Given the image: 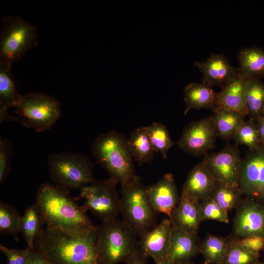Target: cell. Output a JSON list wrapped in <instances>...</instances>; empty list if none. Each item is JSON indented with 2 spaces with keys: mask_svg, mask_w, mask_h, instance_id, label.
<instances>
[{
  "mask_svg": "<svg viewBox=\"0 0 264 264\" xmlns=\"http://www.w3.org/2000/svg\"><path fill=\"white\" fill-rule=\"evenodd\" d=\"M69 192L54 184L44 183L37 190L35 204L46 227L75 236L86 234L94 225L87 215L86 208L79 205Z\"/></svg>",
  "mask_w": 264,
  "mask_h": 264,
  "instance_id": "1",
  "label": "cell"
},
{
  "mask_svg": "<svg viewBox=\"0 0 264 264\" xmlns=\"http://www.w3.org/2000/svg\"><path fill=\"white\" fill-rule=\"evenodd\" d=\"M99 226L75 236L45 227L34 241V249L50 264H101L97 250Z\"/></svg>",
  "mask_w": 264,
  "mask_h": 264,
  "instance_id": "2",
  "label": "cell"
},
{
  "mask_svg": "<svg viewBox=\"0 0 264 264\" xmlns=\"http://www.w3.org/2000/svg\"><path fill=\"white\" fill-rule=\"evenodd\" d=\"M92 152L110 178L121 184L138 177L127 140L114 131L101 134L92 145Z\"/></svg>",
  "mask_w": 264,
  "mask_h": 264,
  "instance_id": "3",
  "label": "cell"
},
{
  "mask_svg": "<svg viewBox=\"0 0 264 264\" xmlns=\"http://www.w3.org/2000/svg\"><path fill=\"white\" fill-rule=\"evenodd\" d=\"M137 236L117 219L102 222L99 226L97 250L101 264L128 262L138 251Z\"/></svg>",
  "mask_w": 264,
  "mask_h": 264,
  "instance_id": "4",
  "label": "cell"
},
{
  "mask_svg": "<svg viewBox=\"0 0 264 264\" xmlns=\"http://www.w3.org/2000/svg\"><path fill=\"white\" fill-rule=\"evenodd\" d=\"M121 185L122 220L140 237L156 225V213L138 177Z\"/></svg>",
  "mask_w": 264,
  "mask_h": 264,
  "instance_id": "5",
  "label": "cell"
},
{
  "mask_svg": "<svg viewBox=\"0 0 264 264\" xmlns=\"http://www.w3.org/2000/svg\"><path fill=\"white\" fill-rule=\"evenodd\" d=\"M48 173L54 185L64 190L80 189L95 181L90 159L80 153H54L47 158Z\"/></svg>",
  "mask_w": 264,
  "mask_h": 264,
  "instance_id": "6",
  "label": "cell"
},
{
  "mask_svg": "<svg viewBox=\"0 0 264 264\" xmlns=\"http://www.w3.org/2000/svg\"><path fill=\"white\" fill-rule=\"evenodd\" d=\"M38 30L18 15L2 18L0 28V61L13 64L38 44Z\"/></svg>",
  "mask_w": 264,
  "mask_h": 264,
  "instance_id": "7",
  "label": "cell"
},
{
  "mask_svg": "<svg viewBox=\"0 0 264 264\" xmlns=\"http://www.w3.org/2000/svg\"><path fill=\"white\" fill-rule=\"evenodd\" d=\"M61 104L55 97L41 92H28L22 96L14 111L22 126L37 132L49 130L61 114Z\"/></svg>",
  "mask_w": 264,
  "mask_h": 264,
  "instance_id": "8",
  "label": "cell"
},
{
  "mask_svg": "<svg viewBox=\"0 0 264 264\" xmlns=\"http://www.w3.org/2000/svg\"><path fill=\"white\" fill-rule=\"evenodd\" d=\"M117 183L109 178L95 180L79 189V197L84 200V207L102 222L116 219L120 213V199L116 188Z\"/></svg>",
  "mask_w": 264,
  "mask_h": 264,
  "instance_id": "9",
  "label": "cell"
},
{
  "mask_svg": "<svg viewBox=\"0 0 264 264\" xmlns=\"http://www.w3.org/2000/svg\"><path fill=\"white\" fill-rule=\"evenodd\" d=\"M242 159L237 144H228L218 152L204 155L202 163L218 183L239 187Z\"/></svg>",
  "mask_w": 264,
  "mask_h": 264,
  "instance_id": "10",
  "label": "cell"
},
{
  "mask_svg": "<svg viewBox=\"0 0 264 264\" xmlns=\"http://www.w3.org/2000/svg\"><path fill=\"white\" fill-rule=\"evenodd\" d=\"M218 137L212 116L190 123L177 142L179 148L195 156L205 155L215 148Z\"/></svg>",
  "mask_w": 264,
  "mask_h": 264,
  "instance_id": "11",
  "label": "cell"
},
{
  "mask_svg": "<svg viewBox=\"0 0 264 264\" xmlns=\"http://www.w3.org/2000/svg\"><path fill=\"white\" fill-rule=\"evenodd\" d=\"M239 186L247 197L264 202V146L242 159Z\"/></svg>",
  "mask_w": 264,
  "mask_h": 264,
  "instance_id": "12",
  "label": "cell"
},
{
  "mask_svg": "<svg viewBox=\"0 0 264 264\" xmlns=\"http://www.w3.org/2000/svg\"><path fill=\"white\" fill-rule=\"evenodd\" d=\"M232 235L238 239L264 237V202L247 197L236 208Z\"/></svg>",
  "mask_w": 264,
  "mask_h": 264,
  "instance_id": "13",
  "label": "cell"
},
{
  "mask_svg": "<svg viewBox=\"0 0 264 264\" xmlns=\"http://www.w3.org/2000/svg\"><path fill=\"white\" fill-rule=\"evenodd\" d=\"M170 219H164L158 224L140 237L139 250L154 263L166 261L172 234Z\"/></svg>",
  "mask_w": 264,
  "mask_h": 264,
  "instance_id": "14",
  "label": "cell"
},
{
  "mask_svg": "<svg viewBox=\"0 0 264 264\" xmlns=\"http://www.w3.org/2000/svg\"><path fill=\"white\" fill-rule=\"evenodd\" d=\"M194 65L202 74V83L211 87H224L238 73V68L232 66L222 53H213L204 61H196Z\"/></svg>",
  "mask_w": 264,
  "mask_h": 264,
  "instance_id": "15",
  "label": "cell"
},
{
  "mask_svg": "<svg viewBox=\"0 0 264 264\" xmlns=\"http://www.w3.org/2000/svg\"><path fill=\"white\" fill-rule=\"evenodd\" d=\"M146 188L149 199L156 213H164L169 218L180 198L173 174H165L156 183Z\"/></svg>",
  "mask_w": 264,
  "mask_h": 264,
  "instance_id": "16",
  "label": "cell"
},
{
  "mask_svg": "<svg viewBox=\"0 0 264 264\" xmlns=\"http://www.w3.org/2000/svg\"><path fill=\"white\" fill-rule=\"evenodd\" d=\"M199 204L197 199L181 192L178 202L169 218L172 227L197 234L201 222Z\"/></svg>",
  "mask_w": 264,
  "mask_h": 264,
  "instance_id": "17",
  "label": "cell"
},
{
  "mask_svg": "<svg viewBox=\"0 0 264 264\" xmlns=\"http://www.w3.org/2000/svg\"><path fill=\"white\" fill-rule=\"evenodd\" d=\"M217 182L202 162L190 171L182 193L201 202L211 197Z\"/></svg>",
  "mask_w": 264,
  "mask_h": 264,
  "instance_id": "18",
  "label": "cell"
},
{
  "mask_svg": "<svg viewBox=\"0 0 264 264\" xmlns=\"http://www.w3.org/2000/svg\"><path fill=\"white\" fill-rule=\"evenodd\" d=\"M199 245L197 234L172 227L166 262L178 264L188 261L198 252Z\"/></svg>",
  "mask_w": 264,
  "mask_h": 264,
  "instance_id": "19",
  "label": "cell"
},
{
  "mask_svg": "<svg viewBox=\"0 0 264 264\" xmlns=\"http://www.w3.org/2000/svg\"><path fill=\"white\" fill-rule=\"evenodd\" d=\"M12 64L0 61V123L5 121L18 122L17 116L8 112L10 108H15L22 95L18 93L11 73Z\"/></svg>",
  "mask_w": 264,
  "mask_h": 264,
  "instance_id": "20",
  "label": "cell"
},
{
  "mask_svg": "<svg viewBox=\"0 0 264 264\" xmlns=\"http://www.w3.org/2000/svg\"><path fill=\"white\" fill-rule=\"evenodd\" d=\"M247 79L238 72L228 84L217 92V107L236 111L244 117L247 116L245 99Z\"/></svg>",
  "mask_w": 264,
  "mask_h": 264,
  "instance_id": "21",
  "label": "cell"
},
{
  "mask_svg": "<svg viewBox=\"0 0 264 264\" xmlns=\"http://www.w3.org/2000/svg\"><path fill=\"white\" fill-rule=\"evenodd\" d=\"M212 87L203 83H191L185 87V114L191 110L210 109L217 107V93Z\"/></svg>",
  "mask_w": 264,
  "mask_h": 264,
  "instance_id": "22",
  "label": "cell"
},
{
  "mask_svg": "<svg viewBox=\"0 0 264 264\" xmlns=\"http://www.w3.org/2000/svg\"><path fill=\"white\" fill-rule=\"evenodd\" d=\"M211 115L214 122L218 136L228 141L233 139L244 121V116L236 111L216 107Z\"/></svg>",
  "mask_w": 264,
  "mask_h": 264,
  "instance_id": "23",
  "label": "cell"
},
{
  "mask_svg": "<svg viewBox=\"0 0 264 264\" xmlns=\"http://www.w3.org/2000/svg\"><path fill=\"white\" fill-rule=\"evenodd\" d=\"M127 142L133 159L139 165L152 162L155 152L149 137L147 127H141L133 131Z\"/></svg>",
  "mask_w": 264,
  "mask_h": 264,
  "instance_id": "24",
  "label": "cell"
},
{
  "mask_svg": "<svg viewBox=\"0 0 264 264\" xmlns=\"http://www.w3.org/2000/svg\"><path fill=\"white\" fill-rule=\"evenodd\" d=\"M239 72L247 79L264 76V49L256 47H244L238 55Z\"/></svg>",
  "mask_w": 264,
  "mask_h": 264,
  "instance_id": "25",
  "label": "cell"
},
{
  "mask_svg": "<svg viewBox=\"0 0 264 264\" xmlns=\"http://www.w3.org/2000/svg\"><path fill=\"white\" fill-rule=\"evenodd\" d=\"M44 220L35 203L28 206L21 217L20 232L22 234L29 249L34 248V241L44 229Z\"/></svg>",
  "mask_w": 264,
  "mask_h": 264,
  "instance_id": "26",
  "label": "cell"
},
{
  "mask_svg": "<svg viewBox=\"0 0 264 264\" xmlns=\"http://www.w3.org/2000/svg\"><path fill=\"white\" fill-rule=\"evenodd\" d=\"M245 99L247 116L256 121L264 108V82L260 78L247 79Z\"/></svg>",
  "mask_w": 264,
  "mask_h": 264,
  "instance_id": "27",
  "label": "cell"
},
{
  "mask_svg": "<svg viewBox=\"0 0 264 264\" xmlns=\"http://www.w3.org/2000/svg\"><path fill=\"white\" fill-rule=\"evenodd\" d=\"M228 237L208 234L200 243L199 251L204 258L203 264H222L226 252Z\"/></svg>",
  "mask_w": 264,
  "mask_h": 264,
  "instance_id": "28",
  "label": "cell"
},
{
  "mask_svg": "<svg viewBox=\"0 0 264 264\" xmlns=\"http://www.w3.org/2000/svg\"><path fill=\"white\" fill-rule=\"evenodd\" d=\"M260 252L251 250L241 244L238 238L228 236L226 252L222 264H258Z\"/></svg>",
  "mask_w": 264,
  "mask_h": 264,
  "instance_id": "29",
  "label": "cell"
},
{
  "mask_svg": "<svg viewBox=\"0 0 264 264\" xmlns=\"http://www.w3.org/2000/svg\"><path fill=\"white\" fill-rule=\"evenodd\" d=\"M147 132L155 152L159 153L163 158L167 157L169 149L176 143L166 127L159 122H154L147 127Z\"/></svg>",
  "mask_w": 264,
  "mask_h": 264,
  "instance_id": "30",
  "label": "cell"
},
{
  "mask_svg": "<svg viewBox=\"0 0 264 264\" xmlns=\"http://www.w3.org/2000/svg\"><path fill=\"white\" fill-rule=\"evenodd\" d=\"M242 195L243 194L239 187L217 182L211 198L228 212L237 207L242 199Z\"/></svg>",
  "mask_w": 264,
  "mask_h": 264,
  "instance_id": "31",
  "label": "cell"
},
{
  "mask_svg": "<svg viewBox=\"0 0 264 264\" xmlns=\"http://www.w3.org/2000/svg\"><path fill=\"white\" fill-rule=\"evenodd\" d=\"M21 217L16 209L2 201L0 202V232L12 235L17 242L20 232Z\"/></svg>",
  "mask_w": 264,
  "mask_h": 264,
  "instance_id": "32",
  "label": "cell"
},
{
  "mask_svg": "<svg viewBox=\"0 0 264 264\" xmlns=\"http://www.w3.org/2000/svg\"><path fill=\"white\" fill-rule=\"evenodd\" d=\"M233 139L237 145L246 146L250 152L262 146L256 121L250 119L244 121Z\"/></svg>",
  "mask_w": 264,
  "mask_h": 264,
  "instance_id": "33",
  "label": "cell"
},
{
  "mask_svg": "<svg viewBox=\"0 0 264 264\" xmlns=\"http://www.w3.org/2000/svg\"><path fill=\"white\" fill-rule=\"evenodd\" d=\"M199 214L201 221L213 220L220 222H229L228 212L221 208L211 197L201 201Z\"/></svg>",
  "mask_w": 264,
  "mask_h": 264,
  "instance_id": "34",
  "label": "cell"
},
{
  "mask_svg": "<svg viewBox=\"0 0 264 264\" xmlns=\"http://www.w3.org/2000/svg\"><path fill=\"white\" fill-rule=\"evenodd\" d=\"M12 155V144L6 138L0 139V184L4 182L11 169L10 159Z\"/></svg>",
  "mask_w": 264,
  "mask_h": 264,
  "instance_id": "35",
  "label": "cell"
},
{
  "mask_svg": "<svg viewBox=\"0 0 264 264\" xmlns=\"http://www.w3.org/2000/svg\"><path fill=\"white\" fill-rule=\"evenodd\" d=\"M0 250L6 258L7 264H27L29 259V250L9 248L2 244Z\"/></svg>",
  "mask_w": 264,
  "mask_h": 264,
  "instance_id": "36",
  "label": "cell"
},
{
  "mask_svg": "<svg viewBox=\"0 0 264 264\" xmlns=\"http://www.w3.org/2000/svg\"><path fill=\"white\" fill-rule=\"evenodd\" d=\"M238 242L243 246L255 252L264 251V237L253 236L238 239Z\"/></svg>",
  "mask_w": 264,
  "mask_h": 264,
  "instance_id": "37",
  "label": "cell"
},
{
  "mask_svg": "<svg viewBox=\"0 0 264 264\" xmlns=\"http://www.w3.org/2000/svg\"><path fill=\"white\" fill-rule=\"evenodd\" d=\"M29 250V259L27 264H50L47 260L35 249Z\"/></svg>",
  "mask_w": 264,
  "mask_h": 264,
  "instance_id": "38",
  "label": "cell"
},
{
  "mask_svg": "<svg viewBox=\"0 0 264 264\" xmlns=\"http://www.w3.org/2000/svg\"><path fill=\"white\" fill-rule=\"evenodd\" d=\"M148 258L139 249L135 255L125 264H148Z\"/></svg>",
  "mask_w": 264,
  "mask_h": 264,
  "instance_id": "39",
  "label": "cell"
},
{
  "mask_svg": "<svg viewBox=\"0 0 264 264\" xmlns=\"http://www.w3.org/2000/svg\"><path fill=\"white\" fill-rule=\"evenodd\" d=\"M256 122L259 132L261 145L264 146V117L260 116L256 120Z\"/></svg>",
  "mask_w": 264,
  "mask_h": 264,
  "instance_id": "40",
  "label": "cell"
},
{
  "mask_svg": "<svg viewBox=\"0 0 264 264\" xmlns=\"http://www.w3.org/2000/svg\"><path fill=\"white\" fill-rule=\"evenodd\" d=\"M155 264H170L169 263H168V262H167L166 261H164V262H161V263H154Z\"/></svg>",
  "mask_w": 264,
  "mask_h": 264,
  "instance_id": "41",
  "label": "cell"
},
{
  "mask_svg": "<svg viewBox=\"0 0 264 264\" xmlns=\"http://www.w3.org/2000/svg\"><path fill=\"white\" fill-rule=\"evenodd\" d=\"M192 264L189 263L188 261H187V262L181 263H180V264Z\"/></svg>",
  "mask_w": 264,
  "mask_h": 264,
  "instance_id": "42",
  "label": "cell"
},
{
  "mask_svg": "<svg viewBox=\"0 0 264 264\" xmlns=\"http://www.w3.org/2000/svg\"><path fill=\"white\" fill-rule=\"evenodd\" d=\"M261 116L264 117V109L263 110V111L262 112Z\"/></svg>",
  "mask_w": 264,
  "mask_h": 264,
  "instance_id": "43",
  "label": "cell"
},
{
  "mask_svg": "<svg viewBox=\"0 0 264 264\" xmlns=\"http://www.w3.org/2000/svg\"><path fill=\"white\" fill-rule=\"evenodd\" d=\"M258 264H264V263H260L259 262Z\"/></svg>",
  "mask_w": 264,
  "mask_h": 264,
  "instance_id": "44",
  "label": "cell"
}]
</instances>
